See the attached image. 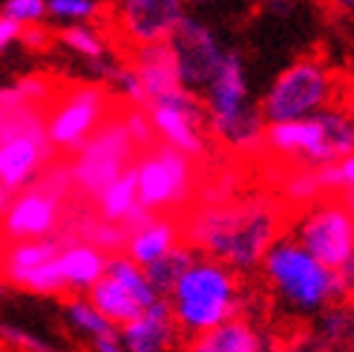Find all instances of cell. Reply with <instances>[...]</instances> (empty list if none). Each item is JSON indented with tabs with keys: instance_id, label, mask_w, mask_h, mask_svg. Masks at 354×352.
Instances as JSON below:
<instances>
[{
	"instance_id": "ffe728a7",
	"label": "cell",
	"mask_w": 354,
	"mask_h": 352,
	"mask_svg": "<svg viewBox=\"0 0 354 352\" xmlns=\"http://www.w3.org/2000/svg\"><path fill=\"white\" fill-rule=\"evenodd\" d=\"M176 243H182V225L173 217L153 214L147 222H141L138 228H133L127 234L124 252H127L138 266H150L153 260L167 254Z\"/></svg>"
},
{
	"instance_id": "9a60e30c",
	"label": "cell",
	"mask_w": 354,
	"mask_h": 352,
	"mask_svg": "<svg viewBox=\"0 0 354 352\" xmlns=\"http://www.w3.org/2000/svg\"><path fill=\"white\" fill-rule=\"evenodd\" d=\"M52 159H55V148L46 136V125L0 139V185L15 193L24 191L38 182L41 170Z\"/></svg>"
},
{
	"instance_id": "4316f807",
	"label": "cell",
	"mask_w": 354,
	"mask_h": 352,
	"mask_svg": "<svg viewBox=\"0 0 354 352\" xmlns=\"http://www.w3.org/2000/svg\"><path fill=\"white\" fill-rule=\"evenodd\" d=\"M64 315H66V324L73 326L78 335L90 338V341L118 332V326L110 318H104L86 294H69L66 303H64Z\"/></svg>"
},
{
	"instance_id": "8fae6325",
	"label": "cell",
	"mask_w": 354,
	"mask_h": 352,
	"mask_svg": "<svg viewBox=\"0 0 354 352\" xmlns=\"http://www.w3.org/2000/svg\"><path fill=\"white\" fill-rule=\"evenodd\" d=\"M147 116L158 142L193 156L196 162L207 153V113L196 90L179 87L176 93L150 101Z\"/></svg>"
},
{
	"instance_id": "4fadbf2b",
	"label": "cell",
	"mask_w": 354,
	"mask_h": 352,
	"mask_svg": "<svg viewBox=\"0 0 354 352\" xmlns=\"http://www.w3.org/2000/svg\"><path fill=\"white\" fill-rule=\"evenodd\" d=\"M187 15V0H113V24L127 46L170 41Z\"/></svg>"
},
{
	"instance_id": "7402d4cb",
	"label": "cell",
	"mask_w": 354,
	"mask_h": 352,
	"mask_svg": "<svg viewBox=\"0 0 354 352\" xmlns=\"http://www.w3.org/2000/svg\"><path fill=\"white\" fill-rule=\"evenodd\" d=\"M317 352H354V306L334 303L317 315Z\"/></svg>"
},
{
	"instance_id": "ab89813d",
	"label": "cell",
	"mask_w": 354,
	"mask_h": 352,
	"mask_svg": "<svg viewBox=\"0 0 354 352\" xmlns=\"http://www.w3.org/2000/svg\"><path fill=\"white\" fill-rule=\"evenodd\" d=\"M323 9H328L331 15L340 17H354V0H317Z\"/></svg>"
},
{
	"instance_id": "83f0119b",
	"label": "cell",
	"mask_w": 354,
	"mask_h": 352,
	"mask_svg": "<svg viewBox=\"0 0 354 352\" xmlns=\"http://www.w3.org/2000/svg\"><path fill=\"white\" fill-rule=\"evenodd\" d=\"M323 185H320V176H317V168L308 165H294V170L286 173L279 188V200L286 202V208H306L314 200L323 197Z\"/></svg>"
},
{
	"instance_id": "30bf717a",
	"label": "cell",
	"mask_w": 354,
	"mask_h": 352,
	"mask_svg": "<svg viewBox=\"0 0 354 352\" xmlns=\"http://www.w3.org/2000/svg\"><path fill=\"white\" fill-rule=\"evenodd\" d=\"M136 153H138V148L130 139L127 127H124V118L121 116H110L73 153L69 168H73L75 191H81L90 200H95L98 193L115 179V176H121L133 165Z\"/></svg>"
},
{
	"instance_id": "cb8c5ba5",
	"label": "cell",
	"mask_w": 354,
	"mask_h": 352,
	"mask_svg": "<svg viewBox=\"0 0 354 352\" xmlns=\"http://www.w3.org/2000/svg\"><path fill=\"white\" fill-rule=\"evenodd\" d=\"M107 274H110L113 280H118V283L127 289L145 309H147L150 303H156L158 297H165V294H158V292L153 289L145 266H138V263H136L127 252H115V254L107 257Z\"/></svg>"
},
{
	"instance_id": "8d00e7d4",
	"label": "cell",
	"mask_w": 354,
	"mask_h": 352,
	"mask_svg": "<svg viewBox=\"0 0 354 352\" xmlns=\"http://www.w3.org/2000/svg\"><path fill=\"white\" fill-rule=\"evenodd\" d=\"M21 35H24V24H17L15 17L0 12V55L9 52L15 44H21Z\"/></svg>"
},
{
	"instance_id": "d4e9b609",
	"label": "cell",
	"mask_w": 354,
	"mask_h": 352,
	"mask_svg": "<svg viewBox=\"0 0 354 352\" xmlns=\"http://www.w3.org/2000/svg\"><path fill=\"white\" fill-rule=\"evenodd\" d=\"M136 205H138V188H136L133 165L124 170L121 176H115V179L95 197L98 217L101 220H110V222H121Z\"/></svg>"
},
{
	"instance_id": "5bb4252c",
	"label": "cell",
	"mask_w": 354,
	"mask_h": 352,
	"mask_svg": "<svg viewBox=\"0 0 354 352\" xmlns=\"http://www.w3.org/2000/svg\"><path fill=\"white\" fill-rule=\"evenodd\" d=\"M64 217V197L41 182L17 191L6 214L0 217V234L6 240H41L58 231Z\"/></svg>"
},
{
	"instance_id": "f546056e",
	"label": "cell",
	"mask_w": 354,
	"mask_h": 352,
	"mask_svg": "<svg viewBox=\"0 0 354 352\" xmlns=\"http://www.w3.org/2000/svg\"><path fill=\"white\" fill-rule=\"evenodd\" d=\"M78 240H90L95 243L101 252L107 254H115V252H124V245H127V228L121 222H110V220H86L81 225V237Z\"/></svg>"
},
{
	"instance_id": "7c38bea8",
	"label": "cell",
	"mask_w": 354,
	"mask_h": 352,
	"mask_svg": "<svg viewBox=\"0 0 354 352\" xmlns=\"http://www.w3.org/2000/svg\"><path fill=\"white\" fill-rule=\"evenodd\" d=\"M167 44L173 49L176 69H179L182 84L187 90H196V93H202L205 84L214 78V73L219 69L225 52H227L219 41V35L193 15L182 17Z\"/></svg>"
},
{
	"instance_id": "60d3db41",
	"label": "cell",
	"mask_w": 354,
	"mask_h": 352,
	"mask_svg": "<svg viewBox=\"0 0 354 352\" xmlns=\"http://www.w3.org/2000/svg\"><path fill=\"white\" fill-rule=\"evenodd\" d=\"M299 0H265V12L277 15V17H288L297 9Z\"/></svg>"
},
{
	"instance_id": "d590c367",
	"label": "cell",
	"mask_w": 354,
	"mask_h": 352,
	"mask_svg": "<svg viewBox=\"0 0 354 352\" xmlns=\"http://www.w3.org/2000/svg\"><path fill=\"white\" fill-rule=\"evenodd\" d=\"M0 12L15 17L17 24H44L49 17V9H46V0H3V6Z\"/></svg>"
},
{
	"instance_id": "ee69618b",
	"label": "cell",
	"mask_w": 354,
	"mask_h": 352,
	"mask_svg": "<svg viewBox=\"0 0 354 352\" xmlns=\"http://www.w3.org/2000/svg\"><path fill=\"white\" fill-rule=\"evenodd\" d=\"M12 197H15V191H9V188H3V185H0V217L6 214V208H9Z\"/></svg>"
},
{
	"instance_id": "52a82bcc",
	"label": "cell",
	"mask_w": 354,
	"mask_h": 352,
	"mask_svg": "<svg viewBox=\"0 0 354 352\" xmlns=\"http://www.w3.org/2000/svg\"><path fill=\"white\" fill-rule=\"evenodd\" d=\"M133 176L138 202L153 214L182 211L196 191V159L165 142H156L136 153Z\"/></svg>"
},
{
	"instance_id": "7a4b0ae2",
	"label": "cell",
	"mask_w": 354,
	"mask_h": 352,
	"mask_svg": "<svg viewBox=\"0 0 354 352\" xmlns=\"http://www.w3.org/2000/svg\"><path fill=\"white\" fill-rule=\"evenodd\" d=\"M257 272L274 301L297 318H317L328 306L346 301L340 272L317 260L288 231L274 240Z\"/></svg>"
},
{
	"instance_id": "8992f818",
	"label": "cell",
	"mask_w": 354,
	"mask_h": 352,
	"mask_svg": "<svg viewBox=\"0 0 354 352\" xmlns=\"http://www.w3.org/2000/svg\"><path fill=\"white\" fill-rule=\"evenodd\" d=\"M340 90L343 84L337 73L323 58L306 55L291 61L282 73H277V78L268 84V90L259 98V110L268 125L306 118L337 104Z\"/></svg>"
},
{
	"instance_id": "9c48e42d",
	"label": "cell",
	"mask_w": 354,
	"mask_h": 352,
	"mask_svg": "<svg viewBox=\"0 0 354 352\" xmlns=\"http://www.w3.org/2000/svg\"><path fill=\"white\" fill-rule=\"evenodd\" d=\"M113 116V93L104 84H75L46 107V136L55 153L73 156Z\"/></svg>"
},
{
	"instance_id": "d6986e66",
	"label": "cell",
	"mask_w": 354,
	"mask_h": 352,
	"mask_svg": "<svg viewBox=\"0 0 354 352\" xmlns=\"http://www.w3.org/2000/svg\"><path fill=\"white\" fill-rule=\"evenodd\" d=\"M107 252H101L90 240H73L61 245L58 269L64 277L66 294H86L98 280L107 274Z\"/></svg>"
},
{
	"instance_id": "4dcf8cb0",
	"label": "cell",
	"mask_w": 354,
	"mask_h": 352,
	"mask_svg": "<svg viewBox=\"0 0 354 352\" xmlns=\"http://www.w3.org/2000/svg\"><path fill=\"white\" fill-rule=\"evenodd\" d=\"M29 294H41V297H55V294H66V286H64V277H61V269H58V257H52L46 263H41L38 269H32L21 286Z\"/></svg>"
},
{
	"instance_id": "484cf974",
	"label": "cell",
	"mask_w": 354,
	"mask_h": 352,
	"mask_svg": "<svg viewBox=\"0 0 354 352\" xmlns=\"http://www.w3.org/2000/svg\"><path fill=\"white\" fill-rule=\"evenodd\" d=\"M199 254H202V252H196L190 243H176L167 254H162L158 260H153L150 266H145L153 289H156L158 294L167 297V292L176 286V280H179V277L187 272V266H190V263L196 260Z\"/></svg>"
},
{
	"instance_id": "bcb514c9",
	"label": "cell",
	"mask_w": 354,
	"mask_h": 352,
	"mask_svg": "<svg viewBox=\"0 0 354 352\" xmlns=\"http://www.w3.org/2000/svg\"><path fill=\"white\" fill-rule=\"evenodd\" d=\"M187 3H193V6H205V3H210V0H187Z\"/></svg>"
},
{
	"instance_id": "6da1fadb",
	"label": "cell",
	"mask_w": 354,
	"mask_h": 352,
	"mask_svg": "<svg viewBox=\"0 0 354 352\" xmlns=\"http://www.w3.org/2000/svg\"><path fill=\"white\" fill-rule=\"evenodd\" d=\"M288 208L277 197H242L222 202H202L182 222V237L196 252L227 263L239 274L257 272L259 260L286 234Z\"/></svg>"
},
{
	"instance_id": "e575fe53",
	"label": "cell",
	"mask_w": 354,
	"mask_h": 352,
	"mask_svg": "<svg viewBox=\"0 0 354 352\" xmlns=\"http://www.w3.org/2000/svg\"><path fill=\"white\" fill-rule=\"evenodd\" d=\"M0 341H3L6 346H12V349H17V352H58L49 341L38 338L35 332L21 329L15 324H0Z\"/></svg>"
},
{
	"instance_id": "f1b7e54d",
	"label": "cell",
	"mask_w": 354,
	"mask_h": 352,
	"mask_svg": "<svg viewBox=\"0 0 354 352\" xmlns=\"http://www.w3.org/2000/svg\"><path fill=\"white\" fill-rule=\"evenodd\" d=\"M58 41L73 49L75 55L86 58V61H101L110 55V44L104 38V32L95 29L93 24H64V29L58 32Z\"/></svg>"
},
{
	"instance_id": "277c9868",
	"label": "cell",
	"mask_w": 354,
	"mask_h": 352,
	"mask_svg": "<svg viewBox=\"0 0 354 352\" xmlns=\"http://www.w3.org/2000/svg\"><path fill=\"white\" fill-rule=\"evenodd\" d=\"M207 133L236 153H257L265 142V127L259 104L251 101L245 58L236 49H227L219 69L202 90Z\"/></svg>"
},
{
	"instance_id": "f6af8a7d",
	"label": "cell",
	"mask_w": 354,
	"mask_h": 352,
	"mask_svg": "<svg viewBox=\"0 0 354 352\" xmlns=\"http://www.w3.org/2000/svg\"><path fill=\"white\" fill-rule=\"evenodd\" d=\"M6 294H9V280H6L3 274H0V301H3Z\"/></svg>"
},
{
	"instance_id": "74e56055",
	"label": "cell",
	"mask_w": 354,
	"mask_h": 352,
	"mask_svg": "<svg viewBox=\"0 0 354 352\" xmlns=\"http://www.w3.org/2000/svg\"><path fill=\"white\" fill-rule=\"evenodd\" d=\"M21 44L29 46V49H46L49 46V32L44 29V24H29V26H24Z\"/></svg>"
},
{
	"instance_id": "1f68e13d",
	"label": "cell",
	"mask_w": 354,
	"mask_h": 352,
	"mask_svg": "<svg viewBox=\"0 0 354 352\" xmlns=\"http://www.w3.org/2000/svg\"><path fill=\"white\" fill-rule=\"evenodd\" d=\"M46 9L58 24H90L101 15V0H46Z\"/></svg>"
},
{
	"instance_id": "2e32d148",
	"label": "cell",
	"mask_w": 354,
	"mask_h": 352,
	"mask_svg": "<svg viewBox=\"0 0 354 352\" xmlns=\"http://www.w3.org/2000/svg\"><path fill=\"white\" fill-rule=\"evenodd\" d=\"M118 335H121V344L127 346V352H179L182 349V332L173 321L167 297H158L138 318L118 326Z\"/></svg>"
},
{
	"instance_id": "44dd1931",
	"label": "cell",
	"mask_w": 354,
	"mask_h": 352,
	"mask_svg": "<svg viewBox=\"0 0 354 352\" xmlns=\"http://www.w3.org/2000/svg\"><path fill=\"white\" fill-rule=\"evenodd\" d=\"M61 243L55 237H41V240H9V245L0 249V274L9 280V286H21V280L38 269L41 263L58 257Z\"/></svg>"
},
{
	"instance_id": "ac0fdd59",
	"label": "cell",
	"mask_w": 354,
	"mask_h": 352,
	"mask_svg": "<svg viewBox=\"0 0 354 352\" xmlns=\"http://www.w3.org/2000/svg\"><path fill=\"white\" fill-rule=\"evenodd\" d=\"M130 64H133L136 76L141 81V90H145L147 104L156 101V98H162V96L176 93L179 87H185L182 78H179V69H176V58H173V49H170L167 41L133 46Z\"/></svg>"
},
{
	"instance_id": "d6a6232c",
	"label": "cell",
	"mask_w": 354,
	"mask_h": 352,
	"mask_svg": "<svg viewBox=\"0 0 354 352\" xmlns=\"http://www.w3.org/2000/svg\"><path fill=\"white\" fill-rule=\"evenodd\" d=\"M110 84H113V90L121 96V101H127V104H136V107H145L147 98H145V90H141V81L136 76V69L133 64L127 61H118L115 69H113V76H110Z\"/></svg>"
},
{
	"instance_id": "7bdbcfd3",
	"label": "cell",
	"mask_w": 354,
	"mask_h": 352,
	"mask_svg": "<svg viewBox=\"0 0 354 352\" xmlns=\"http://www.w3.org/2000/svg\"><path fill=\"white\" fill-rule=\"evenodd\" d=\"M340 101H343L346 107H348V110L354 113V78L343 84V90H340Z\"/></svg>"
},
{
	"instance_id": "3957f363",
	"label": "cell",
	"mask_w": 354,
	"mask_h": 352,
	"mask_svg": "<svg viewBox=\"0 0 354 352\" xmlns=\"http://www.w3.org/2000/svg\"><path fill=\"white\" fill-rule=\"evenodd\" d=\"M173 321L185 338L214 329L231 318H239L245 309L242 277L227 263L199 254L187 272L167 292Z\"/></svg>"
},
{
	"instance_id": "f35d334b",
	"label": "cell",
	"mask_w": 354,
	"mask_h": 352,
	"mask_svg": "<svg viewBox=\"0 0 354 352\" xmlns=\"http://www.w3.org/2000/svg\"><path fill=\"white\" fill-rule=\"evenodd\" d=\"M93 352H127V346L121 344V335L113 332V335H104L93 341Z\"/></svg>"
},
{
	"instance_id": "b9f144b4",
	"label": "cell",
	"mask_w": 354,
	"mask_h": 352,
	"mask_svg": "<svg viewBox=\"0 0 354 352\" xmlns=\"http://www.w3.org/2000/svg\"><path fill=\"white\" fill-rule=\"evenodd\" d=\"M337 272H340V280H343L346 297H354V252H351V257L343 263V266H340Z\"/></svg>"
},
{
	"instance_id": "5b68a950",
	"label": "cell",
	"mask_w": 354,
	"mask_h": 352,
	"mask_svg": "<svg viewBox=\"0 0 354 352\" xmlns=\"http://www.w3.org/2000/svg\"><path fill=\"white\" fill-rule=\"evenodd\" d=\"M262 150H268L282 162L308 168L337 162L354 153V113L343 101H337L306 118L274 121L265 127Z\"/></svg>"
},
{
	"instance_id": "ba28073f",
	"label": "cell",
	"mask_w": 354,
	"mask_h": 352,
	"mask_svg": "<svg viewBox=\"0 0 354 352\" xmlns=\"http://www.w3.org/2000/svg\"><path fill=\"white\" fill-rule=\"evenodd\" d=\"M288 234L326 266L340 269L354 252V211L340 193L320 197L294 211Z\"/></svg>"
},
{
	"instance_id": "603a6c76",
	"label": "cell",
	"mask_w": 354,
	"mask_h": 352,
	"mask_svg": "<svg viewBox=\"0 0 354 352\" xmlns=\"http://www.w3.org/2000/svg\"><path fill=\"white\" fill-rule=\"evenodd\" d=\"M86 297L95 303V309L104 315V318H110L115 326H124L130 324L133 318H138L141 312H145V306H141L136 297L124 289L118 280H113L110 274H104L98 283L86 292Z\"/></svg>"
},
{
	"instance_id": "836d02e7",
	"label": "cell",
	"mask_w": 354,
	"mask_h": 352,
	"mask_svg": "<svg viewBox=\"0 0 354 352\" xmlns=\"http://www.w3.org/2000/svg\"><path fill=\"white\" fill-rule=\"evenodd\" d=\"M121 118H124V127H127V133H130V139L136 142L138 150H145V148H150V145L158 142V136L153 130V121L147 116V107H136V104H127V110L121 113Z\"/></svg>"
},
{
	"instance_id": "e0dca14e",
	"label": "cell",
	"mask_w": 354,
	"mask_h": 352,
	"mask_svg": "<svg viewBox=\"0 0 354 352\" xmlns=\"http://www.w3.org/2000/svg\"><path fill=\"white\" fill-rule=\"evenodd\" d=\"M179 352H277V344L265 329L239 315L199 335H190Z\"/></svg>"
},
{
	"instance_id": "7dc6e473",
	"label": "cell",
	"mask_w": 354,
	"mask_h": 352,
	"mask_svg": "<svg viewBox=\"0 0 354 352\" xmlns=\"http://www.w3.org/2000/svg\"><path fill=\"white\" fill-rule=\"evenodd\" d=\"M0 237H3V234H0ZM0 249H3V243H0Z\"/></svg>"
}]
</instances>
